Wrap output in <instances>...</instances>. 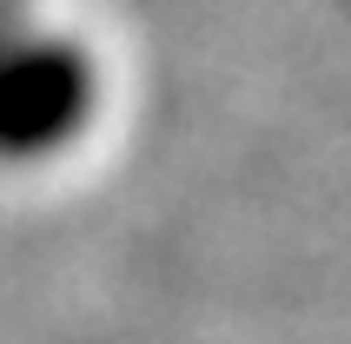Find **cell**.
<instances>
[{
	"mask_svg": "<svg viewBox=\"0 0 351 344\" xmlns=\"http://www.w3.org/2000/svg\"><path fill=\"white\" fill-rule=\"evenodd\" d=\"M99 106V60L66 34L27 27L0 53V166L66 153Z\"/></svg>",
	"mask_w": 351,
	"mask_h": 344,
	"instance_id": "cell-1",
	"label": "cell"
},
{
	"mask_svg": "<svg viewBox=\"0 0 351 344\" xmlns=\"http://www.w3.org/2000/svg\"><path fill=\"white\" fill-rule=\"evenodd\" d=\"M27 27H34V0H0V53H7Z\"/></svg>",
	"mask_w": 351,
	"mask_h": 344,
	"instance_id": "cell-2",
	"label": "cell"
}]
</instances>
